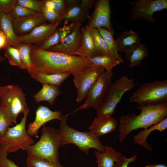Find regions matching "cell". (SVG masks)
Wrapping results in <instances>:
<instances>
[{
  "label": "cell",
  "instance_id": "1",
  "mask_svg": "<svg viewBox=\"0 0 167 167\" xmlns=\"http://www.w3.org/2000/svg\"><path fill=\"white\" fill-rule=\"evenodd\" d=\"M30 56L35 73H68L73 75L93 68L85 57L41 49L31 45Z\"/></svg>",
  "mask_w": 167,
  "mask_h": 167
},
{
  "label": "cell",
  "instance_id": "2",
  "mask_svg": "<svg viewBox=\"0 0 167 167\" xmlns=\"http://www.w3.org/2000/svg\"><path fill=\"white\" fill-rule=\"evenodd\" d=\"M136 108L140 110L139 115L134 113H128L121 117L118 127L120 132L118 136L121 142L133 130L147 128L167 117V103L147 106L139 105Z\"/></svg>",
  "mask_w": 167,
  "mask_h": 167
},
{
  "label": "cell",
  "instance_id": "3",
  "mask_svg": "<svg viewBox=\"0 0 167 167\" xmlns=\"http://www.w3.org/2000/svg\"><path fill=\"white\" fill-rule=\"evenodd\" d=\"M70 114L62 116L60 128L58 129L61 139V146L73 144L86 154H88L90 148H95L101 152H104L105 146L99 137L90 131H81L68 126L66 121Z\"/></svg>",
  "mask_w": 167,
  "mask_h": 167
},
{
  "label": "cell",
  "instance_id": "4",
  "mask_svg": "<svg viewBox=\"0 0 167 167\" xmlns=\"http://www.w3.org/2000/svg\"><path fill=\"white\" fill-rule=\"evenodd\" d=\"M61 146L58 130L43 126L39 140L26 151L28 156H36L57 162L59 161V149Z\"/></svg>",
  "mask_w": 167,
  "mask_h": 167
},
{
  "label": "cell",
  "instance_id": "5",
  "mask_svg": "<svg viewBox=\"0 0 167 167\" xmlns=\"http://www.w3.org/2000/svg\"><path fill=\"white\" fill-rule=\"evenodd\" d=\"M29 111L28 108L23 113L24 116L20 122L12 127H9L5 134L0 137V150L7 154L15 152L21 149L26 151L35 143L26 129V120Z\"/></svg>",
  "mask_w": 167,
  "mask_h": 167
},
{
  "label": "cell",
  "instance_id": "6",
  "mask_svg": "<svg viewBox=\"0 0 167 167\" xmlns=\"http://www.w3.org/2000/svg\"><path fill=\"white\" fill-rule=\"evenodd\" d=\"M128 101L143 106L167 103V80H156L143 84L129 97Z\"/></svg>",
  "mask_w": 167,
  "mask_h": 167
},
{
  "label": "cell",
  "instance_id": "7",
  "mask_svg": "<svg viewBox=\"0 0 167 167\" xmlns=\"http://www.w3.org/2000/svg\"><path fill=\"white\" fill-rule=\"evenodd\" d=\"M135 87L134 79L127 76L122 77L109 87L101 103L96 109L97 116H112L122 96Z\"/></svg>",
  "mask_w": 167,
  "mask_h": 167
},
{
  "label": "cell",
  "instance_id": "8",
  "mask_svg": "<svg viewBox=\"0 0 167 167\" xmlns=\"http://www.w3.org/2000/svg\"><path fill=\"white\" fill-rule=\"evenodd\" d=\"M0 105L3 106L11 121L17 123L19 114L27 109L25 94L18 85L12 84L0 86Z\"/></svg>",
  "mask_w": 167,
  "mask_h": 167
},
{
  "label": "cell",
  "instance_id": "9",
  "mask_svg": "<svg viewBox=\"0 0 167 167\" xmlns=\"http://www.w3.org/2000/svg\"><path fill=\"white\" fill-rule=\"evenodd\" d=\"M113 75L112 71H105L90 90L84 103L73 113L90 108L96 109L101 103L112 83Z\"/></svg>",
  "mask_w": 167,
  "mask_h": 167
},
{
  "label": "cell",
  "instance_id": "10",
  "mask_svg": "<svg viewBox=\"0 0 167 167\" xmlns=\"http://www.w3.org/2000/svg\"><path fill=\"white\" fill-rule=\"evenodd\" d=\"M130 4L134 6L132 20H145L152 24L156 22L154 13L167 8V0H137L130 2Z\"/></svg>",
  "mask_w": 167,
  "mask_h": 167
},
{
  "label": "cell",
  "instance_id": "11",
  "mask_svg": "<svg viewBox=\"0 0 167 167\" xmlns=\"http://www.w3.org/2000/svg\"><path fill=\"white\" fill-rule=\"evenodd\" d=\"M105 71L102 66L93 68L73 76L72 81L77 89L76 101L80 103L86 97L90 90Z\"/></svg>",
  "mask_w": 167,
  "mask_h": 167
},
{
  "label": "cell",
  "instance_id": "12",
  "mask_svg": "<svg viewBox=\"0 0 167 167\" xmlns=\"http://www.w3.org/2000/svg\"><path fill=\"white\" fill-rule=\"evenodd\" d=\"M88 16L89 23L88 25L95 28H104L113 35L114 32L110 20V8L108 0H98L96 4L91 16Z\"/></svg>",
  "mask_w": 167,
  "mask_h": 167
},
{
  "label": "cell",
  "instance_id": "13",
  "mask_svg": "<svg viewBox=\"0 0 167 167\" xmlns=\"http://www.w3.org/2000/svg\"><path fill=\"white\" fill-rule=\"evenodd\" d=\"M59 22L44 24L39 25L27 34L18 37L20 42L41 45L57 30Z\"/></svg>",
  "mask_w": 167,
  "mask_h": 167
},
{
  "label": "cell",
  "instance_id": "14",
  "mask_svg": "<svg viewBox=\"0 0 167 167\" xmlns=\"http://www.w3.org/2000/svg\"><path fill=\"white\" fill-rule=\"evenodd\" d=\"M81 25V23H75L70 33L48 50L72 55L80 45Z\"/></svg>",
  "mask_w": 167,
  "mask_h": 167
},
{
  "label": "cell",
  "instance_id": "15",
  "mask_svg": "<svg viewBox=\"0 0 167 167\" xmlns=\"http://www.w3.org/2000/svg\"><path fill=\"white\" fill-rule=\"evenodd\" d=\"M62 116L60 111H53L45 106H39L36 111L34 120L28 125V134L31 137L36 136L37 131L45 123L54 119L61 120Z\"/></svg>",
  "mask_w": 167,
  "mask_h": 167
},
{
  "label": "cell",
  "instance_id": "16",
  "mask_svg": "<svg viewBox=\"0 0 167 167\" xmlns=\"http://www.w3.org/2000/svg\"><path fill=\"white\" fill-rule=\"evenodd\" d=\"M46 21L42 13L37 12L34 15L13 19L12 23L15 33L18 36V35L19 36L30 32L36 27L45 23Z\"/></svg>",
  "mask_w": 167,
  "mask_h": 167
},
{
  "label": "cell",
  "instance_id": "17",
  "mask_svg": "<svg viewBox=\"0 0 167 167\" xmlns=\"http://www.w3.org/2000/svg\"><path fill=\"white\" fill-rule=\"evenodd\" d=\"M118 122L112 116L103 115L94 118L89 127L90 131L98 137L112 132L117 128Z\"/></svg>",
  "mask_w": 167,
  "mask_h": 167
},
{
  "label": "cell",
  "instance_id": "18",
  "mask_svg": "<svg viewBox=\"0 0 167 167\" xmlns=\"http://www.w3.org/2000/svg\"><path fill=\"white\" fill-rule=\"evenodd\" d=\"M81 39L79 48L73 55L91 58L101 55L97 51L92 36L86 27L81 29Z\"/></svg>",
  "mask_w": 167,
  "mask_h": 167
},
{
  "label": "cell",
  "instance_id": "19",
  "mask_svg": "<svg viewBox=\"0 0 167 167\" xmlns=\"http://www.w3.org/2000/svg\"><path fill=\"white\" fill-rule=\"evenodd\" d=\"M94 154L97 158L98 167H113L115 162L120 165L123 162V156L122 153L108 145L105 146L104 152L96 150Z\"/></svg>",
  "mask_w": 167,
  "mask_h": 167
},
{
  "label": "cell",
  "instance_id": "20",
  "mask_svg": "<svg viewBox=\"0 0 167 167\" xmlns=\"http://www.w3.org/2000/svg\"><path fill=\"white\" fill-rule=\"evenodd\" d=\"M115 42L118 51L125 53L141 44L139 36L132 30L123 32L118 36Z\"/></svg>",
  "mask_w": 167,
  "mask_h": 167
},
{
  "label": "cell",
  "instance_id": "21",
  "mask_svg": "<svg viewBox=\"0 0 167 167\" xmlns=\"http://www.w3.org/2000/svg\"><path fill=\"white\" fill-rule=\"evenodd\" d=\"M167 128V118H165L161 122L150 127L144 129L135 135L133 138V143L138 144L142 145L148 151H151L152 148L147 141L148 135L152 131L157 130L161 132Z\"/></svg>",
  "mask_w": 167,
  "mask_h": 167
},
{
  "label": "cell",
  "instance_id": "22",
  "mask_svg": "<svg viewBox=\"0 0 167 167\" xmlns=\"http://www.w3.org/2000/svg\"><path fill=\"white\" fill-rule=\"evenodd\" d=\"M12 19L9 14L0 13V31L3 32L6 37V46H14L20 42L14 30Z\"/></svg>",
  "mask_w": 167,
  "mask_h": 167
},
{
  "label": "cell",
  "instance_id": "23",
  "mask_svg": "<svg viewBox=\"0 0 167 167\" xmlns=\"http://www.w3.org/2000/svg\"><path fill=\"white\" fill-rule=\"evenodd\" d=\"M88 10L83 7L80 2L78 4L66 6L62 15L65 25L81 23L85 19Z\"/></svg>",
  "mask_w": 167,
  "mask_h": 167
},
{
  "label": "cell",
  "instance_id": "24",
  "mask_svg": "<svg viewBox=\"0 0 167 167\" xmlns=\"http://www.w3.org/2000/svg\"><path fill=\"white\" fill-rule=\"evenodd\" d=\"M70 75L69 73H65L47 74L36 72L30 75L33 79L42 84L59 87Z\"/></svg>",
  "mask_w": 167,
  "mask_h": 167
},
{
  "label": "cell",
  "instance_id": "25",
  "mask_svg": "<svg viewBox=\"0 0 167 167\" xmlns=\"http://www.w3.org/2000/svg\"><path fill=\"white\" fill-rule=\"evenodd\" d=\"M60 94L61 91L58 87L43 84L42 88L34 96L33 98L37 103L45 101L52 105Z\"/></svg>",
  "mask_w": 167,
  "mask_h": 167
},
{
  "label": "cell",
  "instance_id": "26",
  "mask_svg": "<svg viewBox=\"0 0 167 167\" xmlns=\"http://www.w3.org/2000/svg\"><path fill=\"white\" fill-rule=\"evenodd\" d=\"M19 51L21 62L30 75L35 73L30 56L31 45L19 42L13 46Z\"/></svg>",
  "mask_w": 167,
  "mask_h": 167
},
{
  "label": "cell",
  "instance_id": "27",
  "mask_svg": "<svg viewBox=\"0 0 167 167\" xmlns=\"http://www.w3.org/2000/svg\"><path fill=\"white\" fill-rule=\"evenodd\" d=\"M148 55L147 47L144 44H141L137 47L125 53L127 60L131 62V67L139 64L141 61Z\"/></svg>",
  "mask_w": 167,
  "mask_h": 167
},
{
  "label": "cell",
  "instance_id": "28",
  "mask_svg": "<svg viewBox=\"0 0 167 167\" xmlns=\"http://www.w3.org/2000/svg\"><path fill=\"white\" fill-rule=\"evenodd\" d=\"M97 29L106 43L112 57L120 62H123V59L118 53V49L113 35L104 28H98Z\"/></svg>",
  "mask_w": 167,
  "mask_h": 167
},
{
  "label": "cell",
  "instance_id": "29",
  "mask_svg": "<svg viewBox=\"0 0 167 167\" xmlns=\"http://www.w3.org/2000/svg\"><path fill=\"white\" fill-rule=\"evenodd\" d=\"M94 66H102L106 71H112L113 67L121 63L112 57L106 55H100L88 58Z\"/></svg>",
  "mask_w": 167,
  "mask_h": 167
},
{
  "label": "cell",
  "instance_id": "30",
  "mask_svg": "<svg viewBox=\"0 0 167 167\" xmlns=\"http://www.w3.org/2000/svg\"><path fill=\"white\" fill-rule=\"evenodd\" d=\"M86 27L92 34L95 47L100 54L112 57L106 43L98 29L88 25H87Z\"/></svg>",
  "mask_w": 167,
  "mask_h": 167
},
{
  "label": "cell",
  "instance_id": "31",
  "mask_svg": "<svg viewBox=\"0 0 167 167\" xmlns=\"http://www.w3.org/2000/svg\"><path fill=\"white\" fill-rule=\"evenodd\" d=\"M3 49L4 55L10 65L17 66L21 69L25 70L21 62L19 51L17 49L12 46L7 45Z\"/></svg>",
  "mask_w": 167,
  "mask_h": 167
},
{
  "label": "cell",
  "instance_id": "32",
  "mask_svg": "<svg viewBox=\"0 0 167 167\" xmlns=\"http://www.w3.org/2000/svg\"><path fill=\"white\" fill-rule=\"evenodd\" d=\"M27 167H64L60 162H54L34 156H28L26 160Z\"/></svg>",
  "mask_w": 167,
  "mask_h": 167
},
{
  "label": "cell",
  "instance_id": "33",
  "mask_svg": "<svg viewBox=\"0 0 167 167\" xmlns=\"http://www.w3.org/2000/svg\"><path fill=\"white\" fill-rule=\"evenodd\" d=\"M13 125L4 107L0 105V137L5 134L10 126H12Z\"/></svg>",
  "mask_w": 167,
  "mask_h": 167
},
{
  "label": "cell",
  "instance_id": "34",
  "mask_svg": "<svg viewBox=\"0 0 167 167\" xmlns=\"http://www.w3.org/2000/svg\"><path fill=\"white\" fill-rule=\"evenodd\" d=\"M37 12L23 7L16 3L9 14L12 18L15 19L24 17L35 14Z\"/></svg>",
  "mask_w": 167,
  "mask_h": 167
},
{
  "label": "cell",
  "instance_id": "35",
  "mask_svg": "<svg viewBox=\"0 0 167 167\" xmlns=\"http://www.w3.org/2000/svg\"><path fill=\"white\" fill-rule=\"evenodd\" d=\"M17 3L37 12L42 13L43 6L42 1L36 0H18Z\"/></svg>",
  "mask_w": 167,
  "mask_h": 167
},
{
  "label": "cell",
  "instance_id": "36",
  "mask_svg": "<svg viewBox=\"0 0 167 167\" xmlns=\"http://www.w3.org/2000/svg\"><path fill=\"white\" fill-rule=\"evenodd\" d=\"M42 13L47 21L50 23L60 22L62 20V15L53 8H47L43 4Z\"/></svg>",
  "mask_w": 167,
  "mask_h": 167
},
{
  "label": "cell",
  "instance_id": "37",
  "mask_svg": "<svg viewBox=\"0 0 167 167\" xmlns=\"http://www.w3.org/2000/svg\"><path fill=\"white\" fill-rule=\"evenodd\" d=\"M61 39L60 33L58 29L44 43L38 47L39 49L48 50L50 48L59 43Z\"/></svg>",
  "mask_w": 167,
  "mask_h": 167
},
{
  "label": "cell",
  "instance_id": "38",
  "mask_svg": "<svg viewBox=\"0 0 167 167\" xmlns=\"http://www.w3.org/2000/svg\"><path fill=\"white\" fill-rule=\"evenodd\" d=\"M16 0H0V13L9 14L17 3Z\"/></svg>",
  "mask_w": 167,
  "mask_h": 167
},
{
  "label": "cell",
  "instance_id": "39",
  "mask_svg": "<svg viewBox=\"0 0 167 167\" xmlns=\"http://www.w3.org/2000/svg\"><path fill=\"white\" fill-rule=\"evenodd\" d=\"M53 9L62 15L64 14L66 6L64 0H50Z\"/></svg>",
  "mask_w": 167,
  "mask_h": 167
},
{
  "label": "cell",
  "instance_id": "40",
  "mask_svg": "<svg viewBox=\"0 0 167 167\" xmlns=\"http://www.w3.org/2000/svg\"><path fill=\"white\" fill-rule=\"evenodd\" d=\"M7 155L6 153L0 150V167H19L8 159Z\"/></svg>",
  "mask_w": 167,
  "mask_h": 167
},
{
  "label": "cell",
  "instance_id": "41",
  "mask_svg": "<svg viewBox=\"0 0 167 167\" xmlns=\"http://www.w3.org/2000/svg\"><path fill=\"white\" fill-rule=\"evenodd\" d=\"M75 24L72 23L67 25L64 24L62 27L58 29L61 36V41L70 33Z\"/></svg>",
  "mask_w": 167,
  "mask_h": 167
},
{
  "label": "cell",
  "instance_id": "42",
  "mask_svg": "<svg viewBox=\"0 0 167 167\" xmlns=\"http://www.w3.org/2000/svg\"><path fill=\"white\" fill-rule=\"evenodd\" d=\"M137 159V156L136 155H134L129 158H126L125 156H123L122 164L120 165L117 163H115V165L113 167H128L130 163L135 161Z\"/></svg>",
  "mask_w": 167,
  "mask_h": 167
},
{
  "label": "cell",
  "instance_id": "43",
  "mask_svg": "<svg viewBox=\"0 0 167 167\" xmlns=\"http://www.w3.org/2000/svg\"><path fill=\"white\" fill-rule=\"evenodd\" d=\"M94 1L93 0H81L80 4L84 8L88 11L93 4Z\"/></svg>",
  "mask_w": 167,
  "mask_h": 167
},
{
  "label": "cell",
  "instance_id": "44",
  "mask_svg": "<svg viewBox=\"0 0 167 167\" xmlns=\"http://www.w3.org/2000/svg\"><path fill=\"white\" fill-rule=\"evenodd\" d=\"M6 37L2 31H0V49H3L6 45Z\"/></svg>",
  "mask_w": 167,
  "mask_h": 167
},
{
  "label": "cell",
  "instance_id": "45",
  "mask_svg": "<svg viewBox=\"0 0 167 167\" xmlns=\"http://www.w3.org/2000/svg\"><path fill=\"white\" fill-rule=\"evenodd\" d=\"M64 1L66 7L78 4L80 2V1L77 0H65Z\"/></svg>",
  "mask_w": 167,
  "mask_h": 167
},
{
  "label": "cell",
  "instance_id": "46",
  "mask_svg": "<svg viewBox=\"0 0 167 167\" xmlns=\"http://www.w3.org/2000/svg\"><path fill=\"white\" fill-rule=\"evenodd\" d=\"M145 167H167V166L165 164H159L154 165L149 164Z\"/></svg>",
  "mask_w": 167,
  "mask_h": 167
},
{
  "label": "cell",
  "instance_id": "47",
  "mask_svg": "<svg viewBox=\"0 0 167 167\" xmlns=\"http://www.w3.org/2000/svg\"><path fill=\"white\" fill-rule=\"evenodd\" d=\"M4 58L0 54V64L4 60Z\"/></svg>",
  "mask_w": 167,
  "mask_h": 167
},
{
  "label": "cell",
  "instance_id": "48",
  "mask_svg": "<svg viewBox=\"0 0 167 167\" xmlns=\"http://www.w3.org/2000/svg\"></svg>",
  "mask_w": 167,
  "mask_h": 167
}]
</instances>
